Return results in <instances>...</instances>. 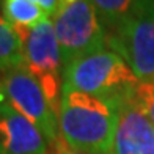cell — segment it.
I'll return each mask as SVG.
<instances>
[{
    "instance_id": "cell-4",
    "label": "cell",
    "mask_w": 154,
    "mask_h": 154,
    "mask_svg": "<svg viewBox=\"0 0 154 154\" xmlns=\"http://www.w3.org/2000/svg\"><path fill=\"white\" fill-rule=\"evenodd\" d=\"M0 88L3 99L43 132L54 152L68 148L60 135L57 110L49 102L39 80L29 68L22 66L5 72Z\"/></svg>"
},
{
    "instance_id": "cell-3",
    "label": "cell",
    "mask_w": 154,
    "mask_h": 154,
    "mask_svg": "<svg viewBox=\"0 0 154 154\" xmlns=\"http://www.w3.org/2000/svg\"><path fill=\"white\" fill-rule=\"evenodd\" d=\"M63 68L75 58L109 46V30L91 0H75L60 6L54 16Z\"/></svg>"
},
{
    "instance_id": "cell-17",
    "label": "cell",
    "mask_w": 154,
    "mask_h": 154,
    "mask_svg": "<svg viewBox=\"0 0 154 154\" xmlns=\"http://www.w3.org/2000/svg\"><path fill=\"white\" fill-rule=\"evenodd\" d=\"M0 17H2V16H0Z\"/></svg>"
},
{
    "instance_id": "cell-1",
    "label": "cell",
    "mask_w": 154,
    "mask_h": 154,
    "mask_svg": "<svg viewBox=\"0 0 154 154\" xmlns=\"http://www.w3.org/2000/svg\"><path fill=\"white\" fill-rule=\"evenodd\" d=\"M120 106L63 87L58 110L61 140L69 149L85 154H110Z\"/></svg>"
},
{
    "instance_id": "cell-14",
    "label": "cell",
    "mask_w": 154,
    "mask_h": 154,
    "mask_svg": "<svg viewBox=\"0 0 154 154\" xmlns=\"http://www.w3.org/2000/svg\"><path fill=\"white\" fill-rule=\"evenodd\" d=\"M54 154H85V152H80V151H74V149H69V148H63L57 152H54Z\"/></svg>"
},
{
    "instance_id": "cell-11",
    "label": "cell",
    "mask_w": 154,
    "mask_h": 154,
    "mask_svg": "<svg viewBox=\"0 0 154 154\" xmlns=\"http://www.w3.org/2000/svg\"><path fill=\"white\" fill-rule=\"evenodd\" d=\"M145 0H91L109 33L124 24L143 5Z\"/></svg>"
},
{
    "instance_id": "cell-16",
    "label": "cell",
    "mask_w": 154,
    "mask_h": 154,
    "mask_svg": "<svg viewBox=\"0 0 154 154\" xmlns=\"http://www.w3.org/2000/svg\"><path fill=\"white\" fill-rule=\"evenodd\" d=\"M0 2H2V0H0Z\"/></svg>"
},
{
    "instance_id": "cell-8",
    "label": "cell",
    "mask_w": 154,
    "mask_h": 154,
    "mask_svg": "<svg viewBox=\"0 0 154 154\" xmlns=\"http://www.w3.org/2000/svg\"><path fill=\"white\" fill-rule=\"evenodd\" d=\"M110 154H154V126L132 101L120 106Z\"/></svg>"
},
{
    "instance_id": "cell-2",
    "label": "cell",
    "mask_w": 154,
    "mask_h": 154,
    "mask_svg": "<svg viewBox=\"0 0 154 154\" xmlns=\"http://www.w3.org/2000/svg\"><path fill=\"white\" fill-rule=\"evenodd\" d=\"M138 82L128 61L109 46L82 55L63 68V87L116 106L131 101Z\"/></svg>"
},
{
    "instance_id": "cell-6",
    "label": "cell",
    "mask_w": 154,
    "mask_h": 154,
    "mask_svg": "<svg viewBox=\"0 0 154 154\" xmlns=\"http://www.w3.org/2000/svg\"><path fill=\"white\" fill-rule=\"evenodd\" d=\"M109 47L128 61L138 80L154 79V0H145L124 24L109 33Z\"/></svg>"
},
{
    "instance_id": "cell-5",
    "label": "cell",
    "mask_w": 154,
    "mask_h": 154,
    "mask_svg": "<svg viewBox=\"0 0 154 154\" xmlns=\"http://www.w3.org/2000/svg\"><path fill=\"white\" fill-rule=\"evenodd\" d=\"M17 32L24 41L27 68L39 80L49 102L58 113L63 88V63L54 22L47 17L29 30Z\"/></svg>"
},
{
    "instance_id": "cell-7",
    "label": "cell",
    "mask_w": 154,
    "mask_h": 154,
    "mask_svg": "<svg viewBox=\"0 0 154 154\" xmlns=\"http://www.w3.org/2000/svg\"><path fill=\"white\" fill-rule=\"evenodd\" d=\"M0 154H54L43 132L5 99L0 101Z\"/></svg>"
},
{
    "instance_id": "cell-9",
    "label": "cell",
    "mask_w": 154,
    "mask_h": 154,
    "mask_svg": "<svg viewBox=\"0 0 154 154\" xmlns=\"http://www.w3.org/2000/svg\"><path fill=\"white\" fill-rule=\"evenodd\" d=\"M22 66H27L22 36L14 27L0 17V71L5 74Z\"/></svg>"
},
{
    "instance_id": "cell-15",
    "label": "cell",
    "mask_w": 154,
    "mask_h": 154,
    "mask_svg": "<svg viewBox=\"0 0 154 154\" xmlns=\"http://www.w3.org/2000/svg\"><path fill=\"white\" fill-rule=\"evenodd\" d=\"M75 2V0H60V6H65V5H69V3H72Z\"/></svg>"
},
{
    "instance_id": "cell-12",
    "label": "cell",
    "mask_w": 154,
    "mask_h": 154,
    "mask_svg": "<svg viewBox=\"0 0 154 154\" xmlns=\"http://www.w3.org/2000/svg\"><path fill=\"white\" fill-rule=\"evenodd\" d=\"M131 101L143 112L154 126V79L140 80Z\"/></svg>"
},
{
    "instance_id": "cell-13",
    "label": "cell",
    "mask_w": 154,
    "mask_h": 154,
    "mask_svg": "<svg viewBox=\"0 0 154 154\" xmlns=\"http://www.w3.org/2000/svg\"><path fill=\"white\" fill-rule=\"evenodd\" d=\"M33 3H36L41 10H43L47 17L49 16H55L60 8V0H32Z\"/></svg>"
},
{
    "instance_id": "cell-10",
    "label": "cell",
    "mask_w": 154,
    "mask_h": 154,
    "mask_svg": "<svg viewBox=\"0 0 154 154\" xmlns=\"http://www.w3.org/2000/svg\"><path fill=\"white\" fill-rule=\"evenodd\" d=\"M3 19L16 30H29L47 19V14L32 0H2Z\"/></svg>"
}]
</instances>
